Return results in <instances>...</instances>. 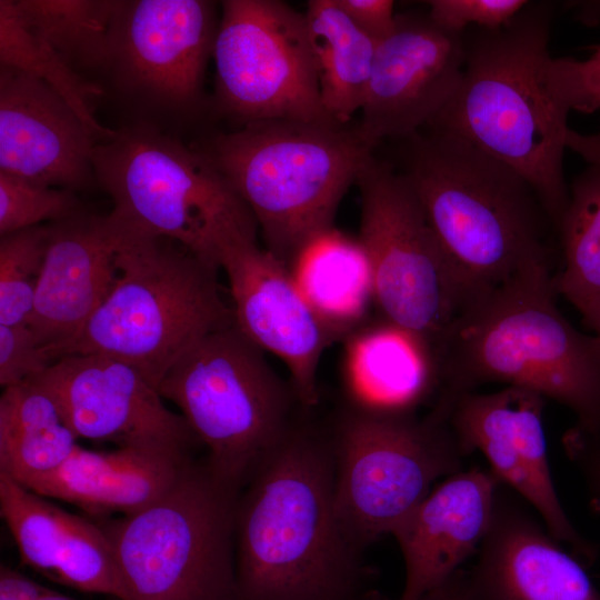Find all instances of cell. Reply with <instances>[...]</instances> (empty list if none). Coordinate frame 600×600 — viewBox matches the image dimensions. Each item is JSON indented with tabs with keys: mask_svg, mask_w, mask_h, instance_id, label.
<instances>
[{
	"mask_svg": "<svg viewBox=\"0 0 600 600\" xmlns=\"http://www.w3.org/2000/svg\"><path fill=\"white\" fill-rule=\"evenodd\" d=\"M297 416L238 492L236 600H372L339 516L327 427Z\"/></svg>",
	"mask_w": 600,
	"mask_h": 600,
	"instance_id": "1",
	"label": "cell"
},
{
	"mask_svg": "<svg viewBox=\"0 0 600 600\" xmlns=\"http://www.w3.org/2000/svg\"><path fill=\"white\" fill-rule=\"evenodd\" d=\"M554 6L528 1L499 29L463 33L460 86L429 126L456 134L521 173L558 230L570 187L563 157L572 110L549 50Z\"/></svg>",
	"mask_w": 600,
	"mask_h": 600,
	"instance_id": "2",
	"label": "cell"
},
{
	"mask_svg": "<svg viewBox=\"0 0 600 600\" xmlns=\"http://www.w3.org/2000/svg\"><path fill=\"white\" fill-rule=\"evenodd\" d=\"M400 169L450 261L467 306L538 267H554L556 226L532 184L447 131L401 139Z\"/></svg>",
	"mask_w": 600,
	"mask_h": 600,
	"instance_id": "3",
	"label": "cell"
},
{
	"mask_svg": "<svg viewBox=\"0 0 600 600\" xmlns=\"http://www.w3.org/2000/svg\"><path fill=\"white\" fill-rule=\"evenodd\" d=\"M552 267L529 270L468 306L437 344L448 401L486 383L524 388L572 411L600 437V337L558 309Z\"/></svg>",
	"mask_w": 600,
	"mask_h": 600,
	"instance_id": "4",
	"label": "cell"
},
{
	"mask_svg": "<svg viewBox=\"0 0 600 600\" xmlns=\"http://www.w3.org/2000/svg\"><path fill=\"white\" fill-rule=\"evenodd\" d=\"M247 204L266 250L286 266L333 226L338 207L373 156L357 127L274 119L219 133L199 149Z\"/></svg>",
	"mask_w": 600,
	"mask_h": 600,
	"instance_id": "5",
	"label": "cell"
},
{
	"mask_svg": "<svg viewBox=\"0 0 600 600\" xmlns=\"http://www.w3.org/2000/svg\"><path fill=\"white\" fill-rule=\"evenodd\" d=\"M118 233L113 284L57 360L109 356L138 369L158 389L194 343L234 326L233 310L222 298L219 267L169 239Z\"/></svg>",
	"mask_w": 600,
	"mask_h": 600,
	"instance_id": "6",
	"label": "cell"
},
{
	"mask_svg": "<svg viewBox=\"0 0 600 600\" xmlns=\"http://www.w3.org/2000/svg\"><path fill=\"white\" fill-rule=\"evenodd\" d=\"M93 172L112 200L107 217L122 233L169 239L219 268L227 247L257 241L254 217L219 170L151 123L99 141Z\"/></svg>",
	"mask_w": 600,
	"mask_h": 600,
	"instance_id": "7",
	"label": "cell"
},
{
	"mask_svg": "<svg viewBox=\"0 0 600 600\" xmlns=\"http://www.w3.org/2000/svg\"><path fill=\"white\" fill-rule=\"evenodd\" d=\"M238 492L191 458L158 500L98 521L128 600H236Z\"/></svg>",
	"mask_w": 600,
	"mask_h": 600,
	"instance_id": "8",
	"label": "cell"
},
{
	"mask_svg": "<svg viewBox=\"0 0 600 600\" xmlns=\"http://www.w3.org/2000/svg\"><path fill=\"white\" fill-rule=\"evenodd\" d=\"M158 391L178 407L206 447L210 470L237 490L286 434L299 406L292 386L236 324L208 333L188 349Z\"/></svg>",
	"mask_w": 600,
	"mask_h": 600,
	"instance_id": "9",
	"label": "cell"
},
{
	"mask_svg": "<svg viewBox=\"0 0 600 600\" xmlns=\"http://www.w3.org/2000/svg\"><path fill=\"white\" fill-rule=\"evenodd\" d=\"M327 429L339 516L363 550L392 534L468 456L448 420L432 410L419 418L342 406Z\"/></svg>",
	"mask_w": 600,
	"mask_h": 600,
	"instance_id": "10",
	"label": "cell"
},
{
	"mask_svg": "<svg viewBox=\"0 0 600 600\" xmlns=\"http://www.w3.org/2000/svg\"><path fill=\"white\" fill-rule=\"evenodd\" d=\"M356 184L378 316L437 347L467 306L452 266L399 170L373 154Z\"/></svg>",
	"mask_w": 600,
	"mask_h": 600,
	"instance_id": "11",
	"label": "cell"
},
{
	"mask_svg": "<svg viewBox=\"0 0 600 600\" xmlns=\"http://www.w3.org/2000/svg\"><path fill=\"white\" fill-rule=\"evenodd\" d=\"M220 7L216 109L241 126L333 121L322 107L304 13L278 0H224Z\"/></svg>",
	"mask_w": 600,
	"mask_h": 600,
	"instance_id": "12",
	"label": "cell"
},
{
	"mask_svg": "<svg viewBox=\"0 0 600 600\" xmlns=\"http://www.w3.org/2000/svg\"><path fill=\"white\" fill-rule=\"evenodd\" d=\"M218 23L211 1L121 0L101 76L144 113L190 117L203 104Z\"/></svg>",
	"mask_w": 600,
	"mask_h": 600,
	"instance_id": "13",
	"label": "cell"
},
{
	"mask_svg": "<svg viewBox=\"0 0 600 600\" xmlns=\"http://www.w3.org/2000/svg\"><path fill=\"white\" fill-rule=\"evenodd\" d=\"M543 406L541 394L507 386L491 393H461L433 408L447 418L464 452L480 451L498 481L516 491L539 514L548 532L589 564L598 550L574 529L557 494L547 454Z\"/></svg>",
	"mask_w": 600,
	"mask_h": 600,
	"instance_id": "14",
	"label": "cell"
},
{
	"mask_svg": "<svg viewBox=\"0 0 600 600\" xmlns=\"http://www.w3.org/2000/svg\"><path fill=\"white\" fill-rule=\"evenodd\" d=\"M57 401L79 438L191 454L198 442L180 413L131 364L98 353L68 354L33 379Z\"/></svg>",
	"mask_w": 600,
	"mask_h": 600,
	"instance_id": "15",
	"label": "cell"
},
{
	"mask_svg": "<svg viewBox=\"0 0 600 600\" xmlns=\"http://www.w3.org/2000/svg\"><path fill=\"white\" fill-rule=\"evenodd\" d=\"M463 34L446 31L428 14H398L377 43L357 126L374 149L427 129L454 97L463 74Z\"/></svg>",
	"mask_w": 600,
	"mask_h": 600,
	"instance_id": "16",
	"label": "cell"
},
{
	"mask_svg": "<svg viewBox=\"0 0 600 600\" xmlns=\"http://www.w3.org/2000/svg\"><path fill=\"white\" fill-rule=\"evenodd\" d=\"M220 268L229 281L236 327L283 361L300 408L310 411L319 403L321 356L334 340L288 267L257 241L227 247Z\"/></svg>",
	"mask_w": 600,
	"mask_h": 600,
	"instance_id": "17",
	"label": "cell"
},
{
	"mask_svg": "<svg viewBox=\"0 0 600 600\" xmlns=\"http://www.w3.org/2000/svg\"><path fill=\"white\" fill-rule=\"evenodd\" d=\"M99 138L41 79L0 66V171L76 192L96 181Z\"/></svg>",
	"mask_w": 600,
	"mask_h": 600,
	"instance_id": "18",
	"label": "cell"
},
{
	"mask_svg": "<svg viewBox=\"0 0 600 600\" xmlns=\"http://www.w3.org/2000/svg\"><path fill=\"white\" fill-rule=\"evenodd\" d=\"M500 486L490 528L468 571L471 600H600L571 551Z\"/></svg>",
	"mask_w": 600,
	"mask_h": 600,
	"instance_id": "19",
	"label": "cell"
},
{
	"mask_svg": "<svg viewBox=\"0 0 600 600\" xmlns=\"http://www.w3.org/2000/svg\"><path fill=\"white\" fill-rule=\"evenodd\" d=\"M50 224L28 326L53 361L109 293L120 236L107 214L86 210Z\"/></svg>",
	"mask_w": 600,
	"mask_h": 600,
	"instance_id": "20",
	"label": "cell"
},
{
	"mask_svg": "<svg viewBox=\"0 0 600 600\" xmlns=\"http://www.w3.org/2000/svg\"><path fill=\"white\" fill-rule=\"evenodd\" d=\"M500 486L490 470L462 469L444 478L394 529L406 571L398 600H418L479 551Z\"/></svg>",
	"mask_w": 600,
	"mask_h": 600,
	"instance_id": "21",
	"label": "cell"
},
{
	"mask_svg": "<svg viewBox=\"0 0 600 600\" xmlns=\"http://www.w3.org/2000/svg\"><path fill=\"white\" fill-rule=\"evenodd\" d=\"M0 513L21 563L56 583L128 600L110 542L97 522L54 506L1 472Z\"/></svg>",
	"mask_w": 600,
	"mask_h": 600,
	"instance_id": "22",
	"label": "cell"
},
{
	"mask_svg": "<svg viewBox=\"0 0 600 600\" xmlns=\"http://www.w3.org/2000/svg\"><path fill=\"white\" fill-rule=\"evenodd\" d=\"M342 342L343 406L371 413L410 416L436 400L439 360L428 339L378 316Z\"/></svg>",
	"mask_w": 600,
	"mask_h": 600,
	"instance_id": "23",
	"label": "cell"
},
{
	"mask_svg": "<svg viewBox=\"0 0 600 600\" xmlns=\"http://www.w3.org/2000/svg\"><path fill=\"white\" fill-rule=\"evenodd\" d=\"M191 458L131 447L97 451L78 444L58 469L26 488L100 519L114 512L127 516L164 494Z\"/></svg>",
	"mask_w": 600,
	"mask_h": 600,
	"instance_id": "24",
	"label": "cell"
},
{
	"mask_svg": "<svg viewBox=\"0 0 600 600\" xmlns=\"http://www.w3.org/2000/svg\"><path fill=\"white\" fill-rule=\"evenodd\" d=\"M287 267L334 342L371 319L376 308L372 271L358 237L327 229L311 238Z\"/></svg>",
	"mask_w": 600,
	"mask_h": 600,
	"instance_id": "25",
	"label": "cell"
},
{
	"mask_svg": "<svg viewBox=\"0 0 600 600\" xmlns=\"http://www.w3.org/2000/svg\"><path fill=\"white\" fill-rule=\"evenodd\" d=\"M52 394L33 379L0 397V472L28 487L58 469L78 446Z\"/></svg>",
	"mask_w": 600,
	"mask_h": 600,
	"instance_id": "26",
	"label": "cell"
},
{
	"mask_svg": "<svg viewBox=\"0 0 600 600\" xmlns=\"http://www.w3.org/2000/svg\"><path fill=\"white\" fill-rule=\"evenodd\" d=\"M303 13L322 107L333 121L347 124L361 110L377 42L337 0H310Z\"/></svg>",
	"mask_w": 600,
	"mask_h": 600,
	"instance_id": "27",
	"label": "cell"
},
{
	"mask_svg": "<svg viewBox=\"0 0 600 600\" xmlns=\"http://www.w3.org/2000/svg\"><path fill=\"white\" fill-rule=\"evenodd\" d=\"M10 2L19 22L70 69L90 81L92 74H101L119 0Z\"/></svg>",
	"mask_w": 600,
	"mask_h": 600,
	"instance_id": "28",
	"label": "cell"
},
{
	"mask_svg": "<svg viewBox=\"0 0 600 600\" xmlns=\"http://www.w3.org/2000/svg\"><path fill=\"white\" fill-rule=\"evenodd\" d=\"M560 268L554 289L580 313L600 299V167L589 164L570 186L558 226Z\"/></svg>",
	"mask_w": 600,
	"mask_h": 600,
	"instance_id": "29",
	"label": "cell"
},
{
	"mask_svg": "<svg viewBox=\"0 0 600 600\" xmlns=\"http://www.w3.org/2000/svg\"><path fill=\"white\" fill-rule=\"evenodd\" d=\"M0 62L48 83L69 102L100 141L114 133L94 117L93 102L103 93L101 86L74 72L31 34L17 19L10 0L0 1Z\"/></svg>",
	"mask_w": 600,
	"mask_h": 600,
	"instance_id": "30",
	"label": "cell"
},
{
	"mask_svg": "<svg viewBox=\"0 0 600 600\" xmlns=\"http://www.w3.org/2000/svg\"><path fill=\"white\" fill-rule=\"evenodd\" d=\"M50 239V224L0 237V324H28Z\"/></svg>",
	"mask_w": 600,
	"mask_h": 600,
	"instance_id": "31",
	"label": "cell"
},
{
	"mask_svg": "<svg viewBox=\"0 0 600 600\" xmlns=\"http://www.w3.org/2000/svg\"><path fill=\"white\" fill-rule=\"evenodd\" d=\"M84 210L71 190L33 183L0 171V236L58 222Z\"/></svg>",
	"mask_w": 600,
	"mask_h": 600,
	"instance_id": "32",
	"label": "cell"
},
{
	"mask_svg": "<svg viewBox=\"0 0 600 600\" xmlns=\"http://www.w3.org/2000/svg\"><path fill=\"white\" fill-rule=\"evenodd\" d=\"M526 0H430L428 17L441 29L463 34L469 28L499 29L527 4Z\"/></svg>",
	"mask_w": 600,
	"mask_h": 600,
	"instance_id": "33",
	"label": "cell"
},
{
	"mask_svg": "<svg viewBox=\"0 0 600 600\" xmlns=\"http://www.w3.org/2000/svg\"><path fill=\"white\" fill-rule=\"evenodd\" d=\"M53 362L28 324H0V384L3 389L37 378Z\"/></svg>",
	"mask_w": 600,
	"mask_h": 600,
	"instance_id": "34",
	"label": "cell"
},
{
	"mask_svg": "<svg viewBox=\"0 0 600 600\" xmlns=\"http://www.w3.org/2000/svg\"><path fill=\"white\" fill-rule=\"evenodd\" d=\"M556 71L572 110H600V46L586 60L556 58Z\"/></svg>",
	"mask_w": 600,
	"mask_h": 600,
	"instance_id": "35",
	"label": "cell"
},
{
	"mask_svg": "<svg viewBox=\"0 0 600 600\" xmlns=\"http://www.w3.org/2000/svg\"><path fill=\"white\" fill-rule=\"evenodd\" d=\"M563 443L570 460L586 480L591 509L600 514V437L573 427L564 436Z\"/></svg>",
	"mask_w": 600,
	"mask_h": 600,
	"instance_id": "36",
	"label": "cell"
},
{
	"mask_svg": "<svg viewBox=\"0 0 600 600\" xmlns=\"http://www.w3.org/2000/svg\"><path fill=\"white\" fill-rule=\"evenodd\" d=\"M351 21L377 43L394 29L397 13L391 0H337Z\"/></svg>",
	"mask_w": 600,
	"mask_h": 600,
	"instance_id": "37",
	"label": "cell"
},
{
	"mask_svg": "<svg viewBox=\"0 0 600 600\" xmlns=\"http://www.w3.org/2000/svg\"><path fill=\"white\" fill-rule=\"evenodd\" d=\"M0 600H77L32 580L7 564L0 567ZM110 600H119L110 598Z\"/></svg>",
	"mask_w": 600,
	"mask_h": 600,
	"instance_id": "38",
	"label": "cell"
},
{
	"mask_svg": "<svg viewBox=\"0 0 600 600\" xmlns=\"http://www.w3.org/2000/svg\"><path fill=\"white\" fill-rule=\"evenodd\" d=\"M377 600H388L378 597ZM418 600H471L468 583V571L460 569L449 579L422 594Z\"/></svg>",
	"mask_w": 600,
	"mask_h": 600,
	"instance_id": "39",
	"label": "cell"
},
{
	"mask_svg": "<svg viewBox=\"0 0 600 600\" xmlns=\"http://www.w3.org/2000/svg\"><path fill=\"white\" fill-rule=\"evenodd\" d=\"M567 148L583 158L589 164L600 167V134H584L570 129Z\"/></svg>",
	"mask_w": 600,
	"mask_h": 600,
	"instance_id": "40",
	"label": "cell"
},
{
	"mask_svg": "<svg viewBox=\"0 0 600 600\" xmlns=\"http://www.w3.org/2000/svg\"><path fill=\"white\" fill-rule=\"evenodd\" d=\"M580 314L583 324L600 337V299L587 307Z\"/></svg>",
	"mask_w": 600,
	"mask_h": 600,
	"instance_id": "41",
	"label": "cell"
}]
</instances>
